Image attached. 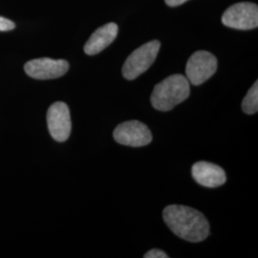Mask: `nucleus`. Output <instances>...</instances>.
Wrapping results in <instances>:
<instances>
[{
    "label": "nucleus",
    "instance_id": "nucleus-11",
    "mask_svg": "<svg viewBox=\"0 0 258 258\" xmlns=\"http://www.w3.org/2000/svg\"><path fill=\"white\" fill-rule=\"evenodd\" d=\"M242 109L249 115L255 114L258 111V82L250 87L249 92L245 96L242 102Z\"/></svg>",
    "mask_w": 258,
    "mask_h": 258
},
{
    "label": "nucleus",
    "instance_id": "nucleus-14",
    "mask_svg": "<svg viewBox=\"0 0 258 258\" xmlns=\"http://www.w3.org/2000/svg\"><path fill=\"white\" fill-rule=\"evenodd\" d=\"M166 4L169 7H177L180 6L182 4H184V2L188 1V0H165Z\"/></svg>",
    "mask_w": 258,
    "mask_h": 258
},
{
    "label": "nucleus",
    "instance_id": "nucleus-5",
    "mask_svg": "<svg viewBox=\"0 0 258 258\" xmlns=\"http://www.w3.org/2000/svg\"><path fill=\"white\" fill-rule=\"evenodd\" d=\"M216 70V57L208 51H197L187 60L185 75L187 81L197 86L211 79Z\"/></svg>",
    "mask_w": 258,
    "mask_h": 258
},
{
    "label": "nucleus",
    "instance_id": "nucleus-2",
    "mask_svg": "<svg viewBox=\"0 0 258 258\" xmlns=\"http://www.w3.org/2000/svg\"><path fill=\"white\" fill-rule=\"evenodd\" d=\"M189 94L190 87L187 79L183 75H172L155 85L150 101L155 109L166 112L185 101Z\"/></svg>",
    "mask_w": 258,
    "mask_h": 258
},
{
    "label": "nucleus",
    "instance_id": "nucleus-8",
    "mask_svg": "<svg viewBox=\"0 0 258 258\" xmlns=\"http://www.w3.org/2000/svg\"><path fill=\"white\" fill-rule=\"evenodd\" d=\"M26 74L36 80H53L62 77L69 69V63L64 59L49 57L37 58L28 61L24 66Z\"/></svg>",
    "mask_w": 258,
    "mask_h": 258
},
{
    "label": "nucleus",
    "instance_id": "nucleus-9",
    "mask_svg": "<svg viewBox=\"0 0 258 258\" xmlns=\"http://www.w3.org/2000/svg\"><path fill=\"white\" fill-rule=\"evenodd\" d=\"M195 182L206 187H217L226 183L227 177L221 166L209 162H197L191 168Z\"/></svg>",
    "mask_w": 258,
    "mask_h": 258
},
{
    "label": "nucleus",
    "instance_id": "nucleus-12",
    "mask_svg": "<svg viewBox=\"0 0 258 258\" xmlns=\"http://www.w3.org/2000/svg\"><path fill=\"white\" fill-rule=\"evenodd\" d=\"M16 24L8 19L0 17V32H7L15 29Z\"/></svg>",
    "mask_w": 258,
    "mask_h": 258
},
{
    "label": "nucleus",
    "instance_id": "nucleus-10",
    "mask_svg": "<svg viewBox=\"0 0 258 258\" xmlns=\"http://www.w3.org/2000/svg\"><path fill=\"white\" fill-rule=\"evenodd\" d=\"M119 27L116 23L110 22L97 29L84 45V52L88 55L99 54L115 40L118 36Z\"/></svg>",
    "mask_w": 258,
    "mask_h": 258
},
{
    "label": "nucleus",
    "instance_id": "nucleus-4",
    "mask_svg": "<svg viewBox=\"0 0 258 258\" xmlns=\"http://www.w3.org/2000/svg\"><path fill=\"white\" fill-rule=\"evenodd\" d=\"M222 23L237 30H251L258 26V6L250 2H240L226 10Z\"/></svg>",
    "mask_w": 258,
    "mask_h": 258
},
{
    "label": "nucleus",
    "instance_id": "nucleus-3",
    "mask_svg": "<svg viewBox=\"0 0 258 258\" xmlns=\"http://www.w3.org/2000/svg\"><path fill=\"white\" fill-rule=\"evenodd\" d=\"M161 47L159 40H152L137 48L126 58L122 66V76L132 81L145 73L153 64Z\"/></svg>",
    "mask_w": 258,
    "mask_h": 258
},
{
    "label": "nucleus",
    "instance_id": "nucleus-7",
    "mask_svg": "<svg viewBox=\"0 0 258 258\" xmlns=\"http://www.w3.org/2000/svg\"><path fill=\"white\" fill-rule=\"evenodd\" d=\"M47 124L52 138L56 142H65L69 138L72 123L70 111L62 102L53 103L47 112Z\"/></svg>",
    "mask_w": 258,
    "mask_h": 258
},
{
    "label": "nucleus",
    "instance_id": "nucleus-1",
    "mask_svg": "<svg viewBox=\"0 0 258 258\" xmlns=\"http://www.w3.org/2000/svg\"><path fill=\"white\" fill-rule=\"evenodd\" d=\"M163 218L174 234L188 242H201L210 234V224L201 212L195 209L181 206H167Z\"/></svg>",
    "mask_w": 258,
    "mask_h": 258
},
{
    "label": "nucleus",
    "instance_id": "nucleus-6",
    "mask_svg": "<svg viewBox=\"0 0 258 258\" xmlns=\"http://www.w3.org/2000/svg\"><path fill=\"white\" fill-rule=\"evenodd\" d=\"M113 137L118 144L132 148L148 146L152 141L149 128L139 120L121 122L114 130Z\"/></svg>",
    "mask_w": 258,
    "mask_h": 258
},
{
    "label": "nucleus",
    "instance_id": "nucleus-13",
    "mask_svg": "<svg viewBox=\"0 0 258 258\" xmlns=\"http://www.w3.org/2000/svg\"><path fill=\"white\" fill-rule=\"evenodd\" d=\"M145 258H167L168 255L166 254V252H164L163 250L158 249H150L149 251H148L145 255Z\"/></svg>",
    "mask_w": 258,
    "mask_h": 258
}]
</instances>
